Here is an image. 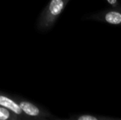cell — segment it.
I'll use <instances>...</instances> for the list:
<instances>
[{
  "instance_id": "6",
  "label": "cell",
  "mask_w": 121,
  "mask_h": 120,
  "mask_svg": "<svg viewBox=\"0 0 121 120\" xmlns=\"http://www.w3.org/2000/svg\"><path fill=\"white\" fill-rule=\"evenodd\" d=\"M22 118L18 114L4 106L0 105V120H20Z\"/></svg>"
},
{
  "instance_id": "4",
  "label": "cell",
  "mask_w": 121,
  "mask_h": 120,
  "mask_svg": "<svg viewBox=\"0 0 121 120\" xmlns=\"http://www.w3.org/2000/svg\"><path fill=\"white\" fill-rule=\"evenodd\" d=\"M0 105L4 106V107L11 109L15 114H18L22 118V119H28L26 116V114L23 113V111L21 109V108L19 107L18 104L17 103L14 95H11L9 94H6V93L0 91Z\"/></svg>"
},
{
  "instance_id": "2",
  "label": "cell",
  "mask_w": 121,
  "mask_h": 120,
  "mask_svg": "<svg viewBox=\"0 0 121 120\" xmlns=\"http://www.w3.org/2000/svg\"><path fill=\"white\" fill-rule=\"evenodd\" d=\"M14 98L16 99L17 103L18 104V105H19V107L21 108V109L23 111V113L28 119H36L41 120L59 119V118L53 115L49 111L30 102L29 100H26L23 98L15 95Z\"/></svg>"
},
{
  "instance_id": "3",
  "label": "cell",
  "mask_w": 121,
  "mask_h": 120,
  "mask_svg": "<svg viewBox=\"0 0 121 120\" xmlns=\"http://www.w3.org/2000/svg\"><path fill=\"white\" fill-rule=\"evenodd\" d=\"M86 17L98 22L121 26V5L119 7H110L107 9L88 15Z\"/></svg>"
},
{
  "instance_id": "5",
  "label": "cell",
  "mask_w": 121,
  "mask_h": 120,
  "mask_svg": "<svg viewBox=\"0 0 121 120\" xmlns=\"http://www.w3.org/2000/svg\"><path fill=\"white\" fill-rule=\"evenodd\" d=\"M69 120H121L120 118H115L111 116L102 115L92 113H82V114H73L68 118Z\"/></svg>"
},
{
  "instance_id": "7",
  "label": "cell",
  "mask_w": 121,
  "mask_h": 120,
  "mask_svg": "<svg viewBox=\"0 0 121 120\" xmlns=\"http://www.w3.org/2000/svg\"><path fill=\"white\" fill-rule=\"evenodd\" d=\"M106 2L110 7H119L121 5L119 0H106Z\"/></svg>"
},
{
  "instance_id": "1",
  "label": "cell",
  "mask_w": 121,
  "mask_h": 120,
  "mask_svg": "<svg viewBox=\"0 0 121 120\" xmlns=\"http://www.w3.org/2000/svg\"><path fill=\"white\" fill-rule=\"evenodd\" d=\"M70 0H50L38 19V28L40 30L50 29Z\"/></svg>"
}]
</instances>
